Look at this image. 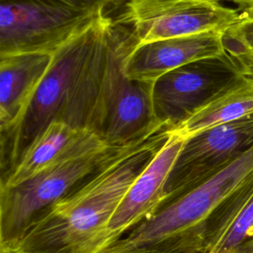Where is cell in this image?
I'll return each instance as SVG.
<instances>
[{
    "instance_id": "6da1fadb",
    "label": "cell",
    "mask_w": 253,
    "mask_h": 253,
    "mask_svg": "<svg viewBox=\"0 0 253 253\" xmlns=\"http://www.w3.org/2000/svg\"><path fill=\"white\" fill-rule=\"evenodd\" d=\"M114 25L102 13L52 53L16 126L0 137V182L52 123L87 128L106 77Z\"/></svg>"
},
{
    "instance_id": "7a4b0ae2",
    "label": "cell",
    "mask_w": 253,
    "mask_h": 253,
    "mask_svg": "<svg viewBox=\"0 0 253 253\" xmlns=\"http://www.w3.org/2000/svg\"><path fill=\"white\" fill-rule=\"evenodd\" d=\"M164 126L134 145L32 225L12 253H105L109 221L170 135Z\"/></svg>"
},
{
    "instance_id": "3957f363",
    "label": "cell",
    "mask_w": 253,
    "mask_h": 253,
    "mask_svg": "<svg viewBox=\"0 0 253 253\" xmlns=\"http://www.w3.org/2000/svg\"><path fill=\"white\" fill-rule=\"evenodd\" d=\"M253 175V146L223 169L163 204L105 253H202L229 197Z\"/></svg>"
},
{
    "instance_id": "277c9868",
    "label": "cell",
    "mask_w": 253,
    "mask_h": 253,
    "mask_svg": "<svg viewBox=\"0 0 253 253\" xmlns=\"http://www.w3.org/2000/svg\"><path fill=\"white\" fill-rule=\"evenodd\" d=\"M136 144L105 145L51 165L16 185L0 187V253H12L27 230L55 204Z\"/></svg>"
},
{
    "instance_id": "5b68a950",
    "label": "cell",
    "mask_w": 253,
    "mask_h": 253,
    "mask_svg": "<svg viewBox=\"0 0 253 253\" xmlns=\"http://www.w3.org/2000/svg\"><path fill=\"white\" fill-rule=\"evenodd\" d=\"M133 42L129 31L114 25L106 77L87 126L106 145H133L164 127L154 114L153 81L131 79L124 71L125 55Z\"/></svg>"
},
{
    "instance_id": "8992f818",
    "label": "cell",
    "mask_w": 253,
    "mask_h": 253,
    "mask_svg": "<svg viewBox=\"0 0 253 253\" xmlns=\"http://www.w3.org/2000/svg\"><path fill=\"white\" fill-rule=\"evenodd\" d=\"M102 13L60 0H0V57L52 54Z\"/></svg>"
},
{
    "instance_id": "52a82bcc",
    "label": "cell",
    "mask_w": 253,
    "mask_h": 253,
    "mask_svg": "<svg viewBox=\"0 0 253 253\" xmlns=\"http://www.w3.org/2000/svg\"><path fill=\"white\" fill-rule=\"evenodd\" d=\"M241 77L226 53L199 59L163 74L152 83L158 123L169 129L178 127Z\"/></svg>"
},
{
    "instance_id": "ba28073f",
    "label": "cell",
    "mask_w": 253,
    "mask_h": 253,
    "mask_svg": "<svg viewBox=\"0 0 253 253\" xmlns=\"http://www.w3.org/2000/svg\"><path fill=\"white\" fill-rule=\"evenodd\" d=\"M241 12L211 0H126L123 22L134 44L207 32H224Z\"/></svg>"
},
{
    "instance_id": "9c48e42d",
    "label": "cell",
    "mask_w": 253,
    "mask_h": 253,
    "mask_svg": "<svg viewBox=\"0 0 253 253\" xmlns=\"http://www.w3.org/2000/svg\"><path fill=\"white\" fill-rule=\"evenodd\" d=\"M252 146L253 115L185 138L169 174L162 205L209 179Z\"/></svg>"
},
{
    "instance_id": "30bf717a",
    "label": "cell",
    "mask_w": 253,
    "mask_h": 253,
    "mask_svg": "<svg viewBox=\"0 0 253 253\" xmlns=\"http://www.w3.org/2000/svg\"><path fill=\"white\" fill-rule=\"evenodd\" d=\"M223 32H207L130 45L123 68L131 79L154 81L187 63L225 54Z\"/></svg>"
},
{
    "instance_id": "8fae6325",
    "label": "cell",
    "mask_w": 253,
    "mask_h": 253,
    "mask_svg": "<svg viewBox=\"0 0 253 253\" xmlns=\"http://www.w3.org/2000/svg\"><path fill=\"white\" fill-rule=\"evenodd\" d=\"M185 137L170 135L150 163L133 181L113 213L108 232L111 244L150 217L165 200V186Z\"/></svg>"
},
{
    "instance_id": "7c38bea8",
    "label": "cell",
    "mask_w": 253,
    "mask_h": 253,
    "mask_svg": "<svg viewBox=\"0 0 253 253\" xmlns=\"http://www.w3.org/2000/svg\"><path fill=\"white\" fill-rule=\"evenodd\" d=\"M105 145L87 128L54 122L35 140L0 187L16 185L51 165Z\"/></svg>"
},
{
    "instance_id": "4fadbf2b",
    "label": "cell",
    "mask_w": 253,
    "mask_h": 253,
    "mask_svg": "<svg viewBox=\"0 0 253 253\" xmlns=\"http://www.w3.org/2000/svg\"><path fill=\"white\" fill-rule=\"evenodd\" d=\"M51 53L0 57V137L9 134L51 61Z\"/></svg>"
},
{
    "instance_id": "5bb4252c",
    "label": "cell",
    "mask_w": 253,
    "mask_h": 253,
    "mask_svg": "<svg viewBox=\"0 0 253 253\" xmlns=\"http://www.w3.org/2000/svg\"><path fill=\"white\" fill-rule=\"evenodd\" d=\"M202 253H253V175L220 209Z\"/></svg>"
},
{
    "instance_id": "9a60e30c",
    "label": "cell",
    "mask_w": 253,
    "mask_h": 253,
    "mask_svg": "<svg viewBox=\"0 0 253 253\" xmlns=\"http://www.w3.org/2000/svg\"><path fill=\"white\" fill-rule=\"evenodd\" d=\"M253 115V85L241 77L188 121L172 129L187 138L209 127Z\"/></svg>"
},
{
    "instance_id": "2e32d148",
    "label": "cell",
    "mask_w": 253,
    "mask_h": 253,
    "mask_svg": "<svg viewBox=\"0 0 253 253\" xmlns=\"http://www.w3.org/2000/svg\"><path fill=\"white\" fill-rule=\"evenodd\" d=\"M223 47L239 74L253 85V18L239 20L223 32Z\"/></svg>"
},
{
    "instance_id": "e0dca14e",
    "label": "cell",
    "mask_w": 253,
    "mask_h": 253,
    "mask_svg": "<svg viewBox=\"0 0 253 253\" xmlns=\"http://www.w3.org/2000/svg\"><path fill=\"white\" fill-rule=\"evenodd\" d=\"M71 6L94 11H105L107 7L117 5L125 0H60Z\"/></svg>"
},
{
    "instance_id": "ac0fdd59",
    "label": "cell",
    "mask_w": 253,
    "mask_h": 253,
    "mask_svg": "<svg viewBox=\"0 0 253 253\" xmlns=\"http://www.w3.org/2000/svg\"><path fill=\"white\" fill-rule=\"evenodd\" d=\"M233 3H235L241 11H244L248 8L253 7V0H229Z\"/></svg>"
},
{
    "instance_id": "d6986e66",
    "label": "cell",
    "mask_w": 253,
    "mask_h": 253,
    "mask_svg": "<svg viewBox=\"0 0 253 253\" xmlns=\"http://www.w3.org/2000/svg\"><path fill=\"white\" fill-rule=\"evenodd\" d=\"M241 14L244 15V16L253 18V7L248 8V9H246V10H244V11H241Z\"/></svg>"
},
{
    "instance_id": "ffe728a7",
    "label": "cell",
    "mask_w": 253,
    "mask_h": 253,
    "mask_svg": "<svg viewBox=\"0 0 253 253\" xmlns=\"http://www.w3.org/2000/svg\"><path fill=\"white\" fill-rule=\"evenodd\" d=\"M211 1H219V0H211Z\"/></svg>"
}]
</instances>
